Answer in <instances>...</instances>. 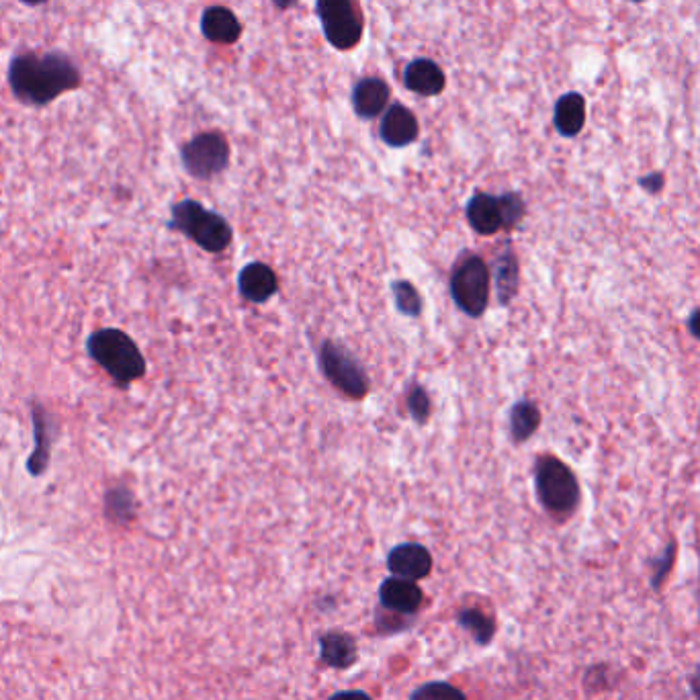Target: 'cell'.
<instances>
[{"label":"cell","mask_w":700,"mask_h":700,"mask_svg":"<svg viewBox=\"0 0 700 700\" xmlns=\"http://www.w3.org/2000/svg\"><path fill=\"white\" fill-rule=\"evenodd\" d=\"M238 291L250 303H267L279 291V279L265 262H250L238 275Z\"/></svg>","instance_id":"cell-13"},{"label":"cell","mask_w":700,"mask_h":700,"mask_svg":"<svg viewBox=\"0 0 700 700\" xmlns=\"http://www.w3.org/2000/svg\"><path fill=\"white\" fill-rule=\"evenodd\" d=\"M490 269L477 254H463L451 275V297L469 318H481L490 301Z\"/></svg>","instance_id":"cell-5"},{"label":"cell","mask_w":700,"mask_h":700,"mask_svg":"<svg viewBox=\"0 0 700 700\" xmlns=\"http://www.w3.org/2000/svg\"><path fill=\"white\" fill-rule=\"evenodd\" d=\"M467 222L479 236H494L500 230H512L524 217V201L518 193L490 195L475 193L465 207Z\"/></svg>","instance_id":"cell-6"},{"label":"cell","mask_w":700,"mask_h":700,"mask_svg":"<svg viewBox=\"0 0 700 700\" xmlns=\"http://www.w3.org/2000/svg\"><path fill=\"white\" fill-rule=\"evenodd\" d=\"M404 84L408 91L420 97H436L445 91L447 76L434 60L418 58L406 66Z\"/></svg>","instance_id":"cell-15"},{"label":"cell","mask_w":700,"mask_h":700,"mask_svg":"<svg viewBox=\"0 0 700 700\" xmlns=\"http://www.w3.org/2000/svg\"><path fill=\"white\" fill-rule=\"evenodd\" d=\"M555 127L561 136H578L586 123V101L580 93H567L555 105Z\"/></svg>","instance_id":"cell-18"},{"label":"cell","mask_w":700,"mask_h":700,"mask_svg":"<svg viewBox=\"0 0 700 700\" xmlns=\"http://www.w3.org/2000/svg\"><path fill=\"white\" fill-rule=\"evenodd\" d=\"M539 426H541V412L533 402L520 400L512 406V410H510L512 441H516V443L529 441Z\"/></svg>","instance_id":"cell-21"},{"label":"cell","mask_w":700,"mask_h":700,"mask_svg":"<svg viewBox=\"0 0 700 700\" xmlns=\"http://www.w3.org/2000/svg\"><path fill=\"white\" fill-rule=\"evenodd\" d=\"M408 410H410V416L418 422V424H424L428 418H430V410H432V404H430V398H428V393L424 387L420 385H414L408 393Z\"/></svg>","instance_id":"cell-26"},{"label":"cell","mask_w":700,"mask_h":700,"mask_svg":"<svg viewBox=\"0 0 700 700\" xmlns=\"http://www.w3.org/2000/svg\"><path fill=\"white\" fill-rule=\"evenodd\" d=\"M391 291H393V297H396L398 310H400L404 316H410V318L420 316V312H422V299H420L418 289H416L412 283H408V281H396V283H393Z\"/></svg>","instance_id":"cell-24"},{"label":"cell","mask_w":700,"mask_h":700,"mask_svg":"<svg viewBox=\"0 0 700 700\" xmlns=\"http://www.w3.org/2000/svg\"><path fill=\"white\" fill-rule=\"evenodd\" d=\"M674 551H676V547H674V543H672V545H668L666 553H664L660 559H655V561H653L651 586H653L655 590H658V588L662 586V582L666 580V576H668V572H670L672 561H674Z\"/></svg>","instance_id":"cell-27"},{"label":"cell","mask_w":700,"mask_h":700,"mask_svg":"<svg viewBox=\"0 0 700 700\" xmlns=\"http://www.w3.org/2000/svg\"><path fill=\"white\" fill-rule=\"evenodd\" d=\"M316 11L332 48L348 52L359 46L365 31V19L357 0H316Z\"/></svg>","instance_id":"cell-8"},{"label":"cell","mask_w":700,"mask_h":700,"mask_svg":"<svg viewBox=\"0 0 700 700\" xmlns=\"http://www.w3.org/2000/svg\"><path fill=\"white\" fill-rule=\"evenodd\" d=\"M181 160L191 177L209 181L228 168L230 144L220 131H205L183 146Z\"/></svg>","instance_id":"cell-9"},{"label":"cell","mask_w":700,"mask_h":700,"mask_svg":"<svg viewBox=\"0 0 700 700\" xmlns=\"http://www.w3.org/2000/svg\"><path fill=\"white\" fill-rule=\"evenodd\" d=\"M21 3H25V5H31V7H37V5H43V3H48V0H21Z\"/></svg>","instance_id":"cell-33"},{"label":"cell","mask_w":700,"mask_h":700,"mask_svg":"<svg viewBox=\"0 0 700 700\" xmlns=\"http://www.w3.org/2000/svg\"><path fill=\"white\" fill-rule=\"evenodd\" d=\"M31 424H33V451L27 457V473L31 477H41L50 469L52 447L58 439V426L52 416L41 404L31 406Z\"/></svg>","instance_id":"cell-10"},{"label":"cell","mask_w":700,"mask_h":700,"mask_svg":"<svg viewBox=\"0 0 700 700\" xmlns=\"http://www.w3.org/2000/svg\"><path fill=\"white\" fill-rule=\"evenodd\" d=\"M459 625L473 635L477 643H488L494 637L496 625L492 619H488L484 612L475 608H465L459 612Z\"/></svg>","instance_id":"cell-22"},{"label":"cell","mask_w":700,"mask_h":700,"mask_svg":"<svg viewBox=\"0 0 700 700\" xmlns=\"http://www.w3.org/2000/svg\"><path fill=\"white\" fill-rule=\"evenodd\" d=\"M387 567L393 576L418 582L432 572V555L420 543H402L387 555Z\"/></svg>","instance_id":"cell-12"},{"label":"cell","mask_w":700,"mask_h":700,"mask_svg":"<svg viewBox=\"0 0 700 700\" xmlns=\"http://www.w3.org/2000/svg\"><path fill=\"white\" fill-rule=\"evenodd\" d=\"M201 33L211 43L232 46L242 35V23L226 7H209L201 17Z\"/></svg>","instance_id":"cell-17"},{"label":"cell","mask_w":700,"mask_h":700,"mask_svg":"<svg viewBox=\"0 0 700 700\" xmlns=\"http://www.w3.org/2000/svg\"><path fill=\"white\" fill-rule=\"evenodd\" d=\"M635 3H639V0H635Z\"/></svg>","instance_id":"cell-34"},{"label":"cell","mask_w":700,"mask_h":700,"mask_svg":"<svg viewBox=\"0 0 700 700\" xmlns=\"http://www.w3.org/2000/svg\"><path fill=\"white\" fill-rule=\"evenodd\" d=\"M105 512L115 522H127L134 516V496L123 486L109 490L105 496Z\"/></svg>","instance_id":"cell-23"},{"label":"cell","mask_w":700,"mask_h":700,"mask_svg":"<svg viewBox=\"0 0 700 700\" xmlns=\"http://www.w3.org/2000/svg\"><path fill=\"white\" fill-rule=\"evenodd\" d=\"M410 700H467L465 694L447 682H430L420 686Z\"/></svg>","instance_id":"cell-25"},{"label":"cell","mask_w":700,"mask_h":700,"mask_svg":"<svg viewBox=\"0 0 700 700\" xmlns=\"http://www.w3.org/2000/svg\"><path fill=\"white\" fill-rule=\"evenodd\" d=\"M690 686H692V694L696 696V700H700V670H698V672L692 676Z\"/></svg>","instance_id":"cell-31"},{"label":"cell","mask_w":700,"mask_h":700,"mask_svg":"<svg viewBox=\"0 0 700 700\" xmlns=\"http://www.w3.org/2000/svg\"><path fill=\"white\" fill-rule=\"evenodd\" d=\"M86 353L119 387H129L146 375V359L140 346L119 328L93 332L86 340Z\"/></svg>","instance_id":"cell-2"},{"label":"cell","mask_w":700,"mask_h":700,"mask_svg":"<svg viewBox=\"0 0 700 700\" xmlns=\"http://www.w3.org/2000/svg\"><path fill=\"white\" fill-rule=\"evenodd\" d=\"M389 97H391V91H389V84L385 80H381L377 76L361 78L353 89L355 113L361 119H375L385 111Z\"/></svg>","instance_id":"cell-16"},{"label":"cell","mask_w":700,"mask_h":700,"mask_svg":"<svg viewBox=\"0 0 700 700\" xmlns=\"http://www.w3.org/2000/svg\"><path fill=\"white\" fill-rule=\"evenodd\" d=\"M320 655L326 666L344 670L357 662V643L346 633H326L320 637Z\"/></svg>","instance_id":"cell-19"},{"label":"cell","mask_w":700,"mask_h":700,"mask_svg":"<svg viewBox=\"0 0 700 700\" xmlns=\"http://www.w3.org/2000/svg\"><path fill=\"white\" fill-rule=\"evenodd\" d=\"M320 369L324 377L342 396L350 400H365L369 393V377L357 357L334 340H326L320 348Z\"/></svg>","instance_id":"cell-7"},{"label":"cell","mask_w":700,"mask_h":700,"mask_svg":"<svg viewBox=\"0 0 700 700\" xmlns=\"http://www.w3.org/2000/svg\"><path fill=\"white\" fill-rule=\"evenodd\" d=\"M518 258L512 252L510 246H506V250H502L496 260H494V283H496V293L500 303H508L516 291H518Z\"/></svg>","instance_id":"cell-20"},{"label":"cell","mask_w":700,"mask_h":700,"mask_svg":"<svg viewBox=\"0 0 700 700\" xmlns=\"http://www.w3.org/2000/svg\"><path fill=\"white\" fill-rule=\"evenodd\" d=\"M275 7L281 9V11H287V9H293L297 5V0H273Z\"/></svg>","instance_id":"cell-32"},{"label":"cell","mask_w":700,"mask_h":700,"mask_svg":"<svg viewBox=\"0 0 700 700\" xmlns=\"http://www.w3.org/2000/svg\"><path fill=\"white\" fill-rule=\"evenodd\" d=\"M168 228L187 236L209 254L224 252L234 236V230L224 215L203 207L195 199H183L172 205Z\"/></svg>","instance_id":"cell-3"},{"label":"cell","mask_w":700,"mask_h":700,"mask_svg":"<svg viewBox=\"0 0 700 700\" xmlns=\"http://www.w3.org/2000/svg\"><path fill=\"white\" fill-rule=\"evenodd\" d=\"M328 700H371V698L361 690H344V692H336Z\"/></svg>","instance_id":"cell-28"},{"label":"cell","mask_w":700,"mask_h":700,"mask_svg":"<svg viewBox=\"0 0 700 700\" xmlns=\"http://www.w3.org/2000/svg\"><path fill=\"white\" fill-rule=\"evenodd\" d=\"M420 125L416 115L404 105H391L383 111L379 136L391 148H406L418 140Z\"/></svg>","instance_id":"cell-11"},{"label":"cell","mask_w":700,"mask_h":700,"mask_svg":"<svg viewBox=\"0 0 700 700\" xmlns=\"http://www.w3.org/2000/svg\"><path fill=\"white\" fill-rule=\"evenodd\" d=\"M641 185H643L647 191H660L662 185H664V179H662V174H651V177L641 179Z\"/></svg>","instance_id":"cell-29"},{"label":"cell","mask_w":700,"mask_h":700,"mask_svg":"<svg viewBox=\"0 0 700 700\" xmlns=\"http://www.w3.org/2000/svg\"><path fill=\"white\" fill-rule=\"evenodd\" d=\"M9 84L15 99L43 107L80 86V72L64 54H21L9 66Z\"/></svg>","instance_id":"cell-1"},{"label":"cell","mask_w":700,"mask_h":700,"mask_svg":"<svg viewBox=\"0 0 700 700\" xmlns=\"http://www.w3.org/2000/svg\"><path fill=\"white\" fill-rule=\"evenodd\" d=\"M535 488L543 508L553 516H570L578 508V479L570 467L555 457H541L537 461Z\"/></svg>","instance_id":"cell-4"},{"label":"cell","mask_w":700,"mask_h":700,"mask_svg":"<svg viewBox=\"0 0 700 700\" xmlns=\"http://www.w3.org/2000/svg\"><path fill=\"white\" fill-rule=\"evenodd\" d=\"M422 590L414 580L387 578L379 588V602L383 608L396 612V615H414L422 604Z\"/></svg>","instance_id":"cell-14"},{"label":"cell","mask_w":700,"mask_h":700,"mask_svg":"<svg viewBox=\"0 0 700 700\" xmlns=\"http://www.w3.org/2000/svg\"><path fill=\"white\" fill-rule=\"evenodd\" d=\"M688 328H690V334H692L694 338L700 340V310H696V312L690 314V318H688Z\"/></svg>","instance_id":"cell-30"}]
</instances>
